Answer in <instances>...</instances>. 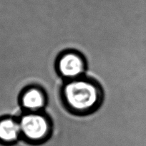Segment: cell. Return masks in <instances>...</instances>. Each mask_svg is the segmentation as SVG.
Wrapping results in <instances>:
<instances>
[{"label":"cell","instance_id":"cell-3","mask_svg":"<svg viewBox=\"0 0 146 146\" xmlns=\"http://www.w3.org/2000/svg\"><path fill=\"white\" fill-rule=\"evenodd\" d=\"M54 66L57 74L64 81L84 76L87 68L85 56L74 49H66L60 53Z\"/></svg>","mask_w":146,"mask_h":146},{"label":"cell","instance_id":"cell-5","mask_svg":"<svg viewBox=\"0 0 146 146\" xmlns=\"http://www.w3.org/2000/svg\"><path fill=\"white\" fill-rule=\"evenodd\" d=\"M21 140V128L18 118H0V145L12 146Z\"/></svg>","mask_w":146,"mask_h":146},{"label":"cell","instance_id":"cell-4","mask_svg":"<svg viewBox=\"0 0 146 146\" xmlns=\"http://www.w3.org/2000/svg\"><path fill=\"white\" fill-rule=\"evenodd\" d=\"M47 102L48 98L45 90L37 85L23 88L18 98V103L23 112L44 111Z\"/></svg>","mask_w":146,"mask_h":146},{"label":"cell","instance_id":"cell-1","mask_svg":"<svg viewBox=\"0 0 146 146\" xmlns=\"http://www.w3.org/2000/svg\"><path fill=\"white\" fill-rule=\"evenodd\" d=\"M63 106L75 115H87L97 111L102 105L104 93L100 84L86 76L65 81L60 89Z\"/></svg>","mask_w":146,"mask_h":146},{"label":"cell","instance_id":"cell-2","mask_svg":"<svg viewBox=\"0 0 146 146\" xmlns=\"http://www.w3.org/2000/svg\"><path fill=\"white\" fill-rule=\"evenodd\" d=\"M21 140L31 145H40L48 141L54 134L50 115L44 111L23 112L18 118Z\"/></svg>","mask_w":146,"mask_h":146}]
</instances>
